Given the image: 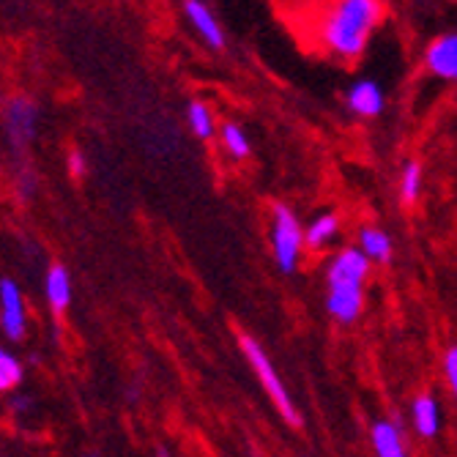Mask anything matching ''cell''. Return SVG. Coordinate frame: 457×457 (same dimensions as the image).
<instances>
[{"label": "cell", "instance_id": "1", "mask_svg": "<svg viewBox=\"0 0 457 457\" xmlns=\"http://www.w3.org/2000/svg\"><path fill=\"white\" fill-rule=\"evenodd\" d=\"M384 17V0H326L315 20V38L331 58L359 61Z\"/></svg>", "mask_w": 457, "mask_h": 457}, {"label": "cell", "instance_id": "16", "mask_svg": "<svg viewBox=\"0 0 457 457\" xmlns=\"http://www.w3.org/2000/svg\"><path fill=\"white\" fill-rule=\"evenodd\" d=\"M337 230H340V222L335 214H320V217H315V222L307 228L304 236H307L310 246H323L337 236Z\"/></svg>", "mask_w": 457, "mask_h": 457}, {"label": "cell", "instance_id": "20", "mask_svg": "<svg viewBox=\"0 0 457 457\" xmlns=\"http://www.w3.org/2000/svg\"><path fill=\"white\" fill-rule=\"evenodd\" d=\"M444 372H446V384H449V389H452L454 397H457V345H452V348L446 351V356H444Z\"/></svg>", "mask_w": 457, "mask_h": 457}, {"label": "cell", "instance_id": "13", "mask_svg": "<svg viewBox=\"0 0 457 457\" xmlns=\"http://www.w3.org/2000/svg\"><path fill=\"white\" fill-rule=\"evenodd\" d=\"M372 446L378 457H405V446L400 438V430L392 422L372 425Z\"/></svg>", "mask_w": 457, "mask_h": 457}, {"label": "cell", "instance_id": "4", "mask_svg": "<svg viewBox=\"0 0 457 457\" xmlns=\"http://www.w3.org/2000/svg\"><path fill=\"white\" fill-rule=\"evenodd\" d=\"M425 66L433 77L457 82V30L436 36L425 47Z\"/></svg>", "mask_w": 457, "mask_h": 457}, {"label": "cell", "instance_id": "6", "mask_svg": "<svg viewBox=\"0 0 457 457\" xmlns=\"http://www.w3.org/2000/svg\"><path fill=\"white\" fill-rule=\"evenodd\" d=\"M370 271V261L361 249H343L328 266V285H353L361 287Z\"/></svg>", "mask_w": 457, "mask_h": 457}, {"label": "cell", "instance_id": "8", "mask_svg": "<svg viewBox=\"0 0 457 457\" xmlns=\"http://www.w3.org/2000/svg\"><path fill=\"white\" fill-rule=\"evenodd\" d=\"M345 104L353 115L359 118H376L384 112V91L378 88V82L372 79H356L345 94Z\"/></svg>", "mask_w": 457, "mask_h": 457}, {"label": "cell", "instance_id": "9", "mask_svg": "<svg viewBox=\"0 0 457 457\" xmlns=\"http://www.w3.org/2000/svg\"><path fill=\"white\" fill-rule=\"evenodd\" d=\"M36 120H38V110L28 96H17L9 102L6 110V123H9V135L14 143H28L36 135Z\"/></svg>", "mask_w": 457, "mask_h": 457}, {"label": "cell", "instance_id": "18", "mask_svg": "<svg viewBox=\"0 0 457 457\" xmlns=\"http://www.w3.org/2000/svg\"><path fill=\"white\" fill-rule=\"evenodd\" d=\"M420 189H422V168H420L417 162H408L405 170H403V181H400L403 203H417Z\"/></svg>", "mask_w": 457, "mask_h": 457}, {"label": "cell", "instance_id": "15", "mask_svg": "<svg viewBox=\"0 0 457 457\" xmlns=\"http://www.w3.org/2000/svg\"><path fill=\"white\" fill-rule=\"evenodd\" d=\"M361 253L370 258V261H378V263H389L392 258V241L384 230H376V228H364L361 230Z\"/></svg>", "mask_w": 457, "mask_h": 457}, {"label": "cell", "instance_id": "5", "mask_svg": "<svg viewBox=\"0 0 457 457\" xmlns=\"http://www.w3.org/2000/svg\"><path fill=\"white\" fill-rule=\"evenodd\" d=\"M0 323L9 340L25 337V302L14 279L0 282Z\"/></svg>", "mask_w": 457, "mask_h": 457}, {"label": "cell", "instance_id": "19", "mask_svg": "<svg viewBox=\"0 0 457 457\" xmlns=\"http://www.w3.org/2000/svg\"><path fill=\"white\" fill-rule=\"evenodd\" d=\"M222 143H225V148H228V154L233 159L249 156V140H246V135H244V129L238 127V123H225V127H222Z\"/></svg>", "mask_w": 457, "mask_h": 457}, {"label": "cell", "instance_id": "2", "mask_svg": "<svg viewBox=\"0 0 457 457\" xmlns=\"http://www.w3.org/2000/svg\"><path fill=\"white\" fill-rule=\"evenodd\" d=\"M238 343H241V348H244V353H246V359H249V367L255 370L258 381L263 384L266 395L271 397V403H274L277 411L282 413V420H285L287 425H294V428H302L299 411H296L294 400H290V395L285 392V384H282V378H279V372L274 370V364L269 361L266 351H263L253 337H246V335H241Z\"/></svg>", "mask_w": 457, "mask_h": 457}, {"label": "cell", "instance_id": "7", "mask_svg": "<svg viewBox=\"0 0 457 457\" xmlns=\"http://www.w3.org/2000/svg\"><path fill=\"white\" fill-rule=\"evenodd\" d=\"M184 14L189 20V25L197 30V36L205 41L209 47L222 50L225 47V33L220 20L214 17V12L203 4V0H184Z\"/></svg>", "mask_w": 457, "mask_h": 457}, {"label": "cell", "instance_id": "14", "mask_svg": "<svg viewBox=\"0 0 457 457\" xmlns=\"http://www.w3.org/2000/svg\"><path fill=\"white\" fill-rule=\"evenodd\" d=\"M187 120H189V129L200 137V140H209L217 132V118L212 112V107L205 102H189L187 107Z\"/></svg>", "mask_w": 457, "mask_h": 457}, {"label": "cell", "instance_id": "10", "mask_svg": "<svg viewBox=\"0 0 457 457\" xmlns=\"http://www.w3.org/2000/svg\"><path fill=\"white\" fill-rule=\"evenodd\" d=\"M361 287L353 285H328V299L326 307L331 318H337L340 323H353L361 315Z\"/></svg>", "mask_w": 457, "mask_h": 457}, {"label": "cell", "instance_id": "21", "mask_svg": "<svg viewBox=\"0 0 457 457\" xmlns=\"http://www.w3.org/2000/svg\"><path fill=\"white\" fill-rule=\"evenodd\" d=\"M69 170H71L74 176H82V170H86V159H82L79 151H71V154H69Z\"/></svg>", "mask_w": 457, "mask_h": 457}, {"label": "cell", "instance_id": "17", "mask_svg": "<svg viewBox=\"0 0 457 457\" xmlns=\"http://www.w3.org/2000/svg\"><path fill=\"white\" fill-rule=\"evenodd\" d=\"M20 384H22V364H20L17 356L4 351V353H0V389L12 392Z\"/></svg>", "mask_w": 457, "mask_h": 457}, {"label": "cell", "instance_id": "11", "mask_svg": "<svg viewBox=\"0 0 457 457\" xmlns=\"http://www.w3.org/2000/svg\"><path fill=\"white\" fill-rule=\"evenodd\" d=\"M411 420H413V428H417L420 436L433 438L438 433V428H441V413H438L436 397L422 395V397L413 400V405H411Z\"/></svg>", "mask_w": 457, "mask_h": 457}, {"label": "cell", "instance_id": "22", "mask_svg": "<svg viewBox=\"0 0 457 457\" xmlns=\"http://www.w3.org/2000/svg\"><path fill=\"white\" fill-rule=\"evenodd\" d=\"M12 408H14L17 413H22V411H28V408H30V400H28V397H17V400L12 403Z\"/></svg>", "mask_w": 457, "mask_h": 457}, {"label": "cell", "instance_id": "12", "mask_svg": "<svg viewBox=\"0 0 457 457\" xmlns=\"http://www.w3.org/2000/svg\"><path fill=\"white\" fill-rule=\"evenodd\" d=\"M45 294H47V302L53 304L55 312H63L69 307V302H71V279H69V271L63 266H53L47 271Z\"/></svg>", "mask_w": 457, "mask_h": 457}, {"label": "cell", "instance_id": "3", "mask_svg": "<svg viewBox=\"0 0 457 457\" xmlns=\"http://www.w3.org/2000/svg\"><path fill=\"white\" fill-rule=\"evenodd\" d=\"M307 244V236L302 233V225L296 214L287 205H274V230H271V246H274V261L279 271L294 274L299 266L302 246Z\"/></svg>", "mask_w": 457, "mask_h": 457}]
</instances>
